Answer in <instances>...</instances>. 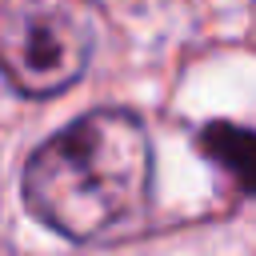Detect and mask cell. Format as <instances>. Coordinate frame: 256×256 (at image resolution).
I'll return each mask as SVG.
<instances>
[{
	"label": "cell",
	"mask_w": 256,
	"mask_h": 256,
	"mask_svg": "<svg viewBox=\"0 0 256 256\" xmlns=\"http://www.w3.org/2000/svg\"><path fill=\"white\" fill-rule=\"evenodd\" d=\"M200 148L240 192L256 196V132L216 120L200 132Z\"/></svg>",
	"instance_id": "cell-3"
},
{
	"label": "cell",
	"mask_w": 256,
	"mask_h": 256,
	"mask_svg": "<svg viewBox=\"0 0 256 256\" xmlns=\"http://www.w3.org/2000/svg\"><path fill=\"white\" fill-rule=\"evenodd\" d=\"M152 188V144L132 112H88L24 164V200L68 240H100L132 224Z\"/></svg>",
	"instance_id": "cell-1"
},
{
	"label": "cell",
	"mask_w": 256,
	"mask_h": 256,
	"mask_svg": "<svg viewBox=\"0 0 256 256\" xmlns=\"http://www.w3.org/2000/svg\"><path fill=\"white\" fill-rule=\"evenodd\" d=\"M100 40V8L92 0H4L0 64L20 96H56L72 88Z\"/></svg>",
	"instance_id": "cell-2"
}]
</instances>
